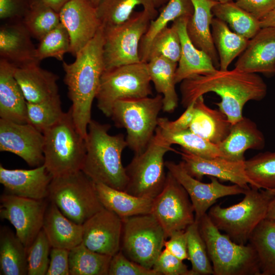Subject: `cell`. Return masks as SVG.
Listing matches in <instances>:
<instances>
[{
  "label": "cell",
  "mask_w": 275,
  "mask_h": 275,
  "mask_svg": "<svg viewBox=\"0 0 275 275\" xmlns=\"http://www.w3.org/2000/svg\"><path fill=\"white\" fill-rule=\"evenodd\" d=\"M266 218L275 219V197L269 204Z\"/></svg>",
  "instance_id": "obj_56"
},
{
  "label": "cell",
  "mask_w": 275,
  "mask_h": 275,
  "mask_svg": "<svg viewBox=\"0 0 275 275\" xmlns=\"http://www.w3.org/2000/svg\"><path fill=\"white\" fill-rule=\"evenodd\" d=\"M14 76L28 103H38L59 94V76L42 68L39 63L15 67Z\"/></svg>",
  "instance_id": "obj_24"
},
{
  "label": "cell",
  "mask_w": 275,
  "mask_h": 275,
  "mask_svg": "<svg viewBox=\"0 0 275 275\" xmlns=\"http://www.w3.org/2000/svg\"><path fill=\"white\" fill-rule=\"evenodd\" d=\"M235 2L259 20L275 9V0H235Z\"/></svg>",
  "instance_id": "obj_52"
},
{
  "label": "cell",
  "mask_w": 275,
  "mask_h": 275,
  "mask_svg": "<svg viewBox=\"0 0 275 275\" xmlns=\"http://www.w3.org/2000/svg\"><path fill=\"white\" fill-rule=\"evenodd\" d=\"M194 213L187 193L168 171L164 187L153 199L151 211L162 227L167 238L193 224L195 221Z\"/></svg>",
  "instance_id": "obj_13"
},
{
  "label": "cell",
  "mask_w": 275,
  "mask_h": 275,
  "mask_svg": "<svg viewBox=\"0 0 275 275\" xmlns=\"http://www.w3.org/2000/svg\"><path fill=\"white\" fill-rule=\"evenodd\" d=\"M42 229L51 248L70 250L82 242V225L69 219L50 201L45 213Z\"/></svg>",
  "instance_id": "obj_28"
},
{
  "label": "cell",
  "mask_w": 275,
  "mask_h": 275,
  "mask_svg": "<svg viewBox=\"0 0 275 275\" xmlns=\"http://www.w3.org/2000/svg\"><path fill=\"white\" fill-rule=\"evenodd\" d=\"M244 170L252 187L275 190V151L260 153L245 160Z\"/></svg>",
  "instance_id": "obj_41"
},
{
  "label": "cell",
  "mask_w": 275,
  "mask_h": 275,
  "mask_svg": "<svg viewBox=\"0 0 275 275\" xmlns=\"http://www.w3.org/2000/svg\"><path fill=\"white\" fill-rule=\"evenodd\" d=\"M4 193L0 198V217L15 228L16 234L28 249L43 228L48 203Z\"/></svg>",
  "instance_id": "obj_14"
},
{
  "label": "cell",
  "mask_w": 275,
  "mask_h": 275,
  "mask_svg": "<svg viewBox=\"0 0 275 275\" xmlns=\"http://www.w3.org/2000/svg\"><path fill=\"white\" fill-rule=\"evenodd\" d=\"M44 134L29 123L0 119V151L14 153L30 166L44 164Z\"/></svg>",
  "instance_id": "obj_16"
},
{
  "label": "cell",
  "mask_w": 275,
  "mask_h": 275,
  "mask_svg": "<svg viewBox=\"0 0 275 275\" xmlns=\"http://www.w3.org/2000/svg\"><path fill=\"white\" fill-rule=\"evenodd\" d=\"M181 104L186 107L198 97L214 92L221 97L215 104L232 125L243 118L242 111L250 100L260 101L267 94V86L257 73L234 68L206 75L198 74L182 81Z\"/></svg>",
  "instance_id": "obj_1"
},
{
  "label": "cell",
  "mask_w": 275,
  "mask_h": 275,
  "mask_svg": "<svg viewBox=\"0 0 275 275\" xmlns=\"http://www.w3.org/2000/svg\"><path fill=\"white\" fill-rule=\"evenodd\" d=\"M111 125L91 119L86 138V154L81 171L95 184L125 191L128 179L122 154L127 147L122 133L110 135Z\"/></svg>",
  "instance_id": "obj_3"
},
{
  "label": "cell",
  "mask_w": 275,
  "mask_h": 275,
  "mask_svg": "<svg viewBox=\"0 0 275 275\" xmlns=\"http://www.w3.org/2000/svg\"><path fill=\"white\" fill-rule=\"evenodd\" d=\"M194 114L189 130L205 139L218 145L229 134L232 124L219 109L208 106L203 96L194 101Z\"/></svg>",
  "instance_id": "obj_29"
},
{
  "label": "cell",
  "mask_w": 275,
  "mask_h": 275,
  "mask_svg": "<svg viewBox=\"0 0 275 275\" xmlns=\"http://www.w3.org/2000/svg\"><path fill=\"white\" fill-rule=\"evenodd\" d=\"M69 251L65 249L51 248L49 264L46 275H70Z\"/></svg>",
  "instance_id": "obj_50"
},
{
  "label": "cell",
  "mask_w": 275,
  "mask_h": 275,
  "mask_svg": "<svg viewBox=\"0 0 275 275\" xmlns=\"http://www.w3.org/2000/svg\"><path fill=\"white\" fill-rule=\"evenodd\" d=\"M176 153L180 155V162L187 173L199 180L208 176L230 181L245 189L250 188L249 184L253 185L245 172V160L234 161L221 157L205 158L182 148Z\"/></svg>",
  "instance_id": "obj_19"
},
{
  "label": "cell",
  "mask_w": 275,
  "mask_h": 275,
  "mask_svg": "<svg viewBox=\"0 0 275 275\" xmlns=\"http://www.w3.org/2000/svg\"><path fill=\"white\" fill-rule=\"evenodd\" d=\"M185 111L176 120L158 118L157 126L167 131L175 132L189 129L194 114V102L187 106Z\"/></svg>",
  "instance_id": "obj_51"
},
{
  "label": "cell",
  "mask_w": 275,
  "mask_h": 275,
  "mask_svg": "<svg viewBox=\"0 0 275 275\" xmlns=\"http://www.w3.org/2000/svg\"><path fill=\"white\" fill-rule=\"evenodd\" d=\"M59 15L61 23L70 36V52L75 56L101 26L96 8L90 0H72L63 7Z\"/></svg>",
  "instance_id": "obj_17"
},
{
  "label": "cell",
  "mask_w": 275,
  "mask_h": 275,
  "mask_svg": "<svg viewBox=\"0 0 275 275\" xmlns=\"http://www.w3.org/2000/svg\"><path fill=\"white\" fill-rule=\"evenodd\" d=\"M265 145L264 136L256 124L243 117L232 124L226 138L217 145L223 158L234 161H244L249 149L261 150Z\"/></svg>",
  "instance_id": "obj_23"
},
{
  "label": "cell",
  "mask_w": 275,
  "mask_h": 275,
  "mask_svg": "<svg viewBox=\"0 0 275 275\" xmlns=\"http://www.w3.org/2000/svg\"><path fill=\"white\" fill-rule=\"evenodd\" d=\"M248 243L256 252L261 275H275V219L265 218L261 221Z\"/></svg>",
  "instance_id": "obj_36"
},
{
  "label": "cell",
  "mask_w": 275,
  "mask_h": 275,
  "mask_svg": "<svg viewBox=\"0 0 275 275\" xmlns=\"http://www.w3.org/2000/svg\"><path fill=\"white\" fill-rule=\"evenodd\" d=\"M162 108L163 96L159 94L119 100L114 104L111 117L116 126L126 129L127 147L134 155L143 153L154 137Z\"/></svg>",
  "instance_id": "obj_7"
},
{
  "label": "cell",
  "mask_w": 275,
  "mask_h": 275,
  "mask_svg": "<svg viewBox=\"0 0 275 275\" xmlns=\"http://www.w3.org/2000/svg\"><path fill=\"white\" fill-rule=\"evenodd\" d=\"M98 198L103 207L122 220L151 213L153 199L137 197L102 183L96 184Z\"/></svg>",
  "instance_id": "obj_30"
},
{
  "label": "cell",
  "mask_w": 275,
  "mask_h": 275,
  "mask_svg": "<svg viewBox=\"0 0 275 275\" xmlns=\"http://www.w3.org/2000/svg\"><path fill=\"white\" fill-rule=\"evenodd\" d=\"M194 12L186 23V31L193 44L205 52L214 65L219 68V58L211 34L212 9L218 2L212 0H190Z\"/></svg>",
  "instance_id": "obj_26"
},
{
  "label": "cell",
  "mask_w": 275,
  "mask_h": 275,
  "mask_svg": "<svg viewBox=\"0 0 275 275\" xmlns=\"http://www.w3.org/2000/svg\"><path fill=\"white\" fill-rule=\"evenodd\" d=\"M22 21L32 38L39 41L61 23L59 13L42 0H33Z\"/></svg>",
  "instance_id": "obj_40"
},
{
  "label": "cell",
  "mask_w": 275,
  "mask_h": 275,
  "mask_svg": "<svg viewBox=\"0 0 275 275\" xmlns=\"http://www.w3.org/2000/svg\"><path fill=\"white\" fill-rule=\"evenodd\" d=\"M108 275H158L153 269L147 268L128 258L120 250L111 259Z\"/></svg>",
  "instance_id": "obj_47"
},
{
  "label": "cell",
  "mask_w": 275,
  "mask_h": 275,
  "mask_svg": "<svg viewBox=\"0 0 275 275\" xmlns=\"http://www.w3.org/2000/svg\"><path fill=\"white\" fill-rule=\"evenodd\" d=\"M169 151L177 150L154 134L146 150L134 155L125 167L128 182L125 191L153 199L159 194L167 179L164 156Z\"/></svg>",
  "instance_id": "obj_10"
},
{
  "label": "cell",
  "mask_w": 275,
  "mask_h": 275,
  "mask_svg": "<svg viewBox=\"0 0 275 275\" xmlns=\"http://www.w3.org/2000/svg\"><path fill=\"white\" fill-rule=\"evenodd\" d=\"M190 17H182L174 21L181 42V53L175 73L176 84L193 76L206 75L217 69L210 58L193 44L186 31V23Z\"/></svg>",
  "instance_id": "obj_25"
},
{
  "label": "cell",
  "mask_w": 275,
  "mask_h": 275,
  "mask_svg": "<svg viewBox=\"0 0 275 275\" xmlns=\"http://www.w3.org/2000/svg\"><path fill=\"white\" fill-rule=\"evenodd\" d=\"M180 53V36L176 25L173 22L170 27H166L154 38L149 48L147 62L159 57L178 63Z\"/></svg>",
  "instance_id": "obj_45"
},
{
  "label": "cell",
  "mask_w": 275,
  "mask_h": 275,
  "mask_svg": "<svg viewBox=\"0 0 275 275\" xmlns=\"http://www.w3.org/2000/svg\"><path fill=\"white\" fill-rule=\"evenodd\" d=\"M212 11L215 17L225 22L234 32L249 40L261 28L259 20L233 1L218 3L213 7Z\"/></svg>",
  "instance_id": "obj_37"
},
{
  "label": "cell",
  "mask_w": 275,
  "mask_h": 275,
  "mask_svg": "<svg viewBox=\"0 0 275 275\" xmlns=\"http://www.w3.org/2000/svg\"><path fill=\"white\" fill-rule=\"evenodd\" d=\"M27 249L7 227L0 230V274H28Z\"/></svg>",
  "instance_id": "obj_32"
},
{
  "label": "cell",
  "mask_w": 275,
  "mask_h": 275,
  "mask_svg": "<svg viewBox=\"0 0 275 275\" xmlns=\"http://www.w3.org/2000/svg\"><path fill=\"white\" fill-rule=\"evenodd\" d=\"M32 38L22 20L3 24L0 28V59L15 67L40 63Z\"/></svg>",
  "instance_id": "obj_22"
},
{
  "label": "cell",
  "mask_w": 275,
  "mask_h": 275,
  "mask_svg": "<svg viewBox=\"0 0 275 275\" xmlns=\"http://www.w3.org/2000/svg\"><path fill=\"white\" fill-rule=\"evenodd\" d=\"M187 241L188 260L194 275L213 274L205 242L200 232L199 223L195 221L185 229Z\"/></svg>",
  "instance_id": "obj_42"
},
{
  "label": "cell",
  "mask_w": 275,
  "mask_h": 275,
  "mask_svg": "<svg viewBox=\"0 0 275 275\" xmlns=\"http://www.w3.org/2000/svg\"><path fill=\"white\" fill-rule=\"evenodd\" d=\"M244 195L237 204L228 207L215 205L207 213L218 230L240 244L248 243L254 230L266 218L275 190L251 187Z\"/></svg>",
  "instance_id": "obj_4"
},
{
  "label": "cell",
  "mask_w": 275,
  "mask_h": 275,
  "mask_svg": "<svg viewBox=\"0 0 275 275\" xmlns=\"http://www.w3.org/2000/svg\"><path fill=\"white\" fill-rule=\"evenodd\" d=\"M146 64L151 82L157 92L163 96L162 110L165 112H173L178 103L175 88L178 63L157 57L149 60Z\"/></svg>",
  "instance_id": "obj_31"
},
{
  "label": "cell",
  "mask_w": 275,
  "mask_h": 275,
  "mask_svg": "<svg viewBox=\"0 0 275 275\" xmlns=\"http://www.w3.org/2000/svg\"><path fill=\"white\" fill-rule=\"evenodd\" d=\"M56 12L59 13L63 7L72 0H42Z\"/></svg>",
  "instance_id": "obj_55"
},
{
  "label": "cell",
  "mask_w": 275,
  "mask_h": 275,
  "mask_svg": "<svg viewBox=\"0 0 275 275\" xmlns=\"http://www.w3.org/2000/svg\"><path fill=\"white\" fill-rule=\"evenodd\" d=\"M194 8L190 0H169L157 16L152 19L140 44L141 61L146 63L149 48L154 38L170 22L182 17H191Z\"/></svg>",
  "instance_id": "obj_34"
},
{
  "label": "cell",
  "mask_w": 275,
  "mask_h": 275,
  "mask_svg": "<svg viewBox=\"0 0 275 275\" xmlns=\"http://www.w3.org/2000/svg\"><path fill=\"white\" fill-rule=\"evenodd\" d=\"M155 135L171 146L178 145L188 151L203 157H223L217 145L206 140L189 129L172 132L157 126Z\"/></svg>",
  "instance_id": "obj_39"
},
{
  "label": "cell",
  "mask_w": 275,
  "mask_h": 275,
  "mask_svg": "<svg viewBox=\"0 0 275 275\" xmlns=\"http://www.w3.org/2000/svg\"><path fill=\"white\" fill-rule=\"evenodd\" d=\"M212 1L218 2V3H224V2L232 1L233 0H212Z\"/></svg>",
  "instance_id": "obj_59"
},
{
  "label": "cell",
  "mask_w": 275,
  "mask_h": 275,
  "mask_svg": "<svg viewBox=\"0 0 275 275\" xmlns=\"http://www.w3.org/2000/svg\"><path fill=\"white\" fill-rule=\"evenodd\" d=\"M261 28H275V9L260 20Z\"/></svg>",
  "instance_id": "obj_54"
},
{
  "label": "cell",
  "mask_w": 275,
  "mask_h": 275,
  "mask_svg": "<svg viewBox=\"0 0 275 275\" xmlns=\"http://www.w3.org/2000/svg\"><path fill=\"white\" fill-rule=\"evenodd\" d=\"M48 199L64 215L80 225L104 208L96 184L81 170L53 177Z\"/></svg>",
  "instance_id": "obj_8"
},
{
  "label": "cell",
  "mask_w": 275,
  "mask_h": 275,
  "mask_svg": "<svg viewBox=\"0 0 275 275\" xmlns=\"http://www.w3.org/2000/svg\"><path fill=\"white\" fill-rule=\"evenodd\" d=\"M65 113L62 111L60 95L38 103H28V123L43 133L58 122Z\"/></svg>",
  "instance_id": "obj_43"
},
{
  "label": "cell",
  "mask_w": 275,
  "mask_h": 275,
  "mask_svg": "<svg viewBox=\"0 0 275 275\" xmlns=\"http://www.w3.org/2000/svg\"><path fill=\"white\" fill-rule=\"evenodd\" d=\"M153 17L145 9L134 12L124 23L104 30L103 60L105 70L141 62L139 47Z\"/></svg>",
  "instance_id": "obj_12"
},
{
  "label": "cell",
  "mask_w": 275,
  "mask_h": 275,
  "mask_svg": "<svg viewBox=\"0 0 275 275\" xmlns=\"http://www.w3.org/2000/svg\"><path fill=\"white\" fill-rule=\"evenodd\" d=\"M51 246L42 229L27 249L28 274L46 275L50 262Z\"/></svg>",
  "instance_id": "obj_46"
},
{
  "label": "cell",
  "mask_w": 275,
  "mask_h": 275,
  "mask_svg": "<svg viewBox=\"0 0 275 275\" xmlns=\"http://www.w3.org/2000/svg\"><path fill=\"white\" fill-rule=\"evenodd\" d=\"M152 268L158 275H194L182 260L165 248L156 259Z\"/></svg>",
  "instance_id": "obj_48"
},
{
  "label": "cell",
  "mask_w": 275,
  "mask_h": 275,
  "mask_svg": "<svg viewBox=\"0 0 275 275\" xmlns=\"http://www.w3.org/2000/svg\"><path fill=\"white\" fill-rule=\"evenodd\" d=\"M104 31L100 26L94 38L75 56L71 63L63 62L64 82L72 104L70 109L74 122L86 138L91 120L93 100L105 70L103 60Z\"/></svg>",
  "instance_id": "obj_2"
},
{
  "label": "cell",
  "mask_w": 275,
  "mask_h": 275,
  "mask_svg": "<svg viewBox=\"0 0 275 275\" xmlns=\"http://www.w3.org/2000/svg\"><path fill=\"white\" fill-rule=\"evenodd\" d=\"M198 223L214 275H261L258 256L251 244L237 243L222 234L207 213Z\"/></svg>",
  "instance_id": "obj_5"
},
{
  "label": "cell",
  "mask_w": 275,
  "mask_h": 275,
  "mask_svg": "<svg viewBox=\"0 0 275 275\" xmlns=\"http://www.w3.org/2000/svg\"><path fill=\"white\" fill-rule=\"evenodd\" d=\"M70 47L68 32L60 23L39 41L36 47V58L40 62L48 58L63 61L65 54L70 52Z\"/></svg>",
  "instance_id": "obj_44"
},
{
  "label": "cell",
  "mask_w": 275,
  "mask_h": 275,
  "mask_svg": "<svg viewBox=\"0 0 275 275\" xmlns=\"http://www.w3.org/2000/svg\"><path fill=\"white\" fill-rule=\"evenodd\" d=\"M151 82L147 64L144 62L104 71L96 96L97 106L104 115L111 117L113 105L117 101L151 95Z\"/></svg>",
  "instance_id": "obj_9"
},
{
  "label": "cell",
  "mask_w": 275,
  "mask_h": 275,
  "mask_svg": "<svg viewBox=\"0 0 275 275\" xmlns=\"http://www.w3.org/2000/svg\"><path fill=\"white\" fill-rule=\"evenodd\" d=\"M123 220L105 208L83 224L82 243L89 249L113 257L120 251Z\"/></svg>",
  "instance_id": "obj_18"
},
{
  "label": "cell",
  "mask_w": 275,
  "mask_h": 275,
  "mask_svg": "<svg viewBox=\"0 0 275 275\" xmlns=\"http://www.w3.org/2000/svg\"><path fill=\"white\" fill-rule=\"evenodd\" d=\"M156 7L160 6L161 5L163 4L169 0H153Z\"/></svg>",
  "instance_id": "obj_57"
},
{
  "label": "cell",
  "mask_w": 275,
  "mask_h": 275,
  "mask_svg": "<svg viewBox=\"0 0 275 275\" xmlns=\"http://www.w3.org/2000/svg\"><path fill=\"white\" fill-rule=\"evenodd\" d=\"M211 30L219 58V70H227L234 59L244 50L249 39L234 32L225 22L216 17L212 19Z\"/></svg>",
  "instance_id": "obj_35"
},
{
  "label": "cell",
  "mask_w": 275,
  "mask_h": 275,
  "mask_svg": "<svg viewBox=\"0 0 275 275\" xmlns=\"http://www.w3.org/2000/svg\"><path fill=\"white\" fill-rule=\"evenodd\" d=\"M166 240L164 247L173 255L183 261L188 260L187 241L185 230L173 232Z\"/></svg>",
  "instance_id": "obj_53"
},
{
  "label": "cell",
  "mask_w": 275,
  "mask_h": 275,
  "mask_svg": "<svg viewBox=\"0 0 275 275\" xmlns=\"http://www.w3.org/2000/svg\"><path fill=\"white\" fill-rule=\"evenodd\" d=\"M101 0H90L92 4L96 7Z\"/></svg>",
  "instance_id": "obj_58"
},
{
  "label": "cell",
  "mask_w": 275,
  "mask_h": 275,
  "mask_svg": "<svg viewBox=\"0 0 275 275\" xmlns=\"http://www.w3.org/2000/svg\"><path fill=\"white\" fill-rule=\"evenodd\" d=\"M139 6L149 11L154 19L157 16L153 0H101L96 8L101 25L106 30L128 20Z\"/></svg>",
  "instance_id": "obj_33"
},
{
  "label": "cell",
  "mask_w": 275,
  "mask_h": 275,
  "mask_svg": "<svg viewBox=\"0 0 275 275\" xmlns=\"http://www.w3.org/2000/svg\"><path fill=\"white\" fill-rule=\"evenodd\" d=\"M167 237L151 214L123 220L120 250L130 260L149 269L163 250Z\"/></svg>",
  "instance_id": "obj_11"
},
{
  "label": "cell",
  "mask_w": 275,
  "mask_h": 275,
  "mask_svg": "<svg viewBox=\"0 0 275 275\" xmlns=\"http://www.w3.org/2000/svg\"><path fill=\"white\" fill-rule=\"evenodd\" d=\"M234 68L249 73H261L268 76L274 74L275 28H261L249 39Z\"/></svg>",
  "instance_id": "obj_21"
},
{
  "label": "cell",
  "mask_w": 275,
  "mask_h": 275,
  "mask_svg": "<svg viewBox=\"0 0 275 275\" xmlns=\"http://www.w3.org/2000/svg\"><path fill=\"white\" fill-rule=\"evenodd\" d=\"M43 134L44 165L52 177L81 170L86 154V138L77 129L70 108Z\"/></svg>",
  "instance_id": "obj_6"
},
{
  "label": "cell",
  "mask_w": 275,
  "mask_h": 275,
  "mask_svg": "<svg viewBox=\"0 0 275 275\" xmlns=\"http://www.w3.org/2000/svg\"><path fill=\"white\" fill-rule=\"evenodd\" d=\"M33 0H0V19L5 21L22 20Z\"/></svg>",
  "instance_id": "obj_49"
},
{
  "label": "cell",
  "mask_w": 275,
  "mask_h": 275,
  "mask_svg": "<svg viewBox=\"0 0 275 275\" xmlns=\"http://www.w3.org/2000/svg\"><path fill=\"white\" fill-rule=\"evenodd\" d=\"M168 171L176 179L187 193L192 203L195 221L198 222L207 210L222 197L244 194L248 189L237 184L226 185L221 183L217 178L210 177V183H204L190 176L181 162L165 161Z\"/></svg>",
  "instance_id": "obj_15"
},
{
  "label": "cell",
  "mask_w": 275,
  "mask_h": 275,
  "mask_svg": "<svg viewBox=\"0 0 275 275\" xmlns=\"http://www.w3.org/2000/svg\"><path fill=\"white\" fill-rule=\"evenodd\" d=\"M15 67L0 59V117L18 123H28L27 102L14 76Z\"/></svg>",
  "instance_id": "obj_27"
},
{
  "label": "cell",
  "mask_w": 275,
  "mask_h": 275,
  "mask_svg": "<svg viewBox=\"0 0 275 275\" xmlns=\"http://www.w3.org/2000/svg\"><path fill=\"white\" fill-rule=\"evenodd\" d=\"M52 176L43 164L33 169H8L0 165V183L5 193L43 200L48 198Z\"/></svg>",
  "instance_id": "obj_20"
},
{
  "label": "cell",
  "mask_w": 275,
  "mask_h": 275,
  "mask_svg": "<svg viewBox=\"0 0 275 275\" xmlns=\"http://www.w3.org/2000/svg\"><path fill=\"white\" fill-rule=\"evenodd\" d=\"M112 257L93 251L81 243L69 251L70 275H107Z\"/></svg>",
  "instance_id": "obj_38"
}]
</instances>
